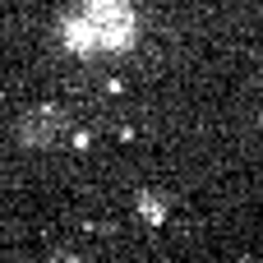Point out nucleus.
Segmentation results:
<instances>
[{"instance_id":"1","label":"nucleus","mask_w":263,"mask_h":263,"mask_svg":"<svg viewBox=\"0 0 263 263\" xmlns=\"http://www.w3.org/2000/svg\"><path fill=\"white\" fill-rule=\"evenodd\" d=\"M55 37L69 55H120L139 42V9L129 0H69L55 18Z\"/></svg>"},{"instance_id":"3","label":"nucleus","mask_w":263,"mask_h":263,"mask_svg":"<svg viewBox=\"0 0 263 263\" xmlns=\"http://www.w3.org/2000/svg\"><path fill=\"white\" fill-rule=\"evenodd\" d=\"M139 213H143V222L162 227V222H166V199L153 194V190H143V194H139Z\"/></svg>"},{"instance_id":"2","label":"nucleus","mask_w":263,"mask_h":263,"mask_svg":"<svg viewBox=\"0 0 263 263\" xmlns=\"http://www.w3.org/2000/svg\"><path fill=\"white\" fill-rule=\"evenodd\" d=\"M14 134H18L23 148H60L65 134H69V116H65L60 106L42 102V106H28V111L18 116Z\"/></svg>"}]
</instances>
